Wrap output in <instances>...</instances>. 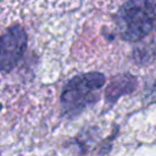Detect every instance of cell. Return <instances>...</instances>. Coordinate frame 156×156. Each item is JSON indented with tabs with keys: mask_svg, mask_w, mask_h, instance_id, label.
I'll return each mask as SVG.
<instances>
[{
	"mask_svg": "<svg viewBox=\"0 0 156 156\" xmlns=\"http://www.w3.org/2000/svg\"><path fill=\"white\" fill-rule=\"evenodd\" d=\"M117 34L136 41L156 30V0H128L115 16Z\"/></svg>",
	"mask_w": 156,
	"mask_h": 156,
	"instance_id": "1",
	"label": "cell"
},
{
	"mask_svg": "<svg viewBox=\"0 0 156 156\" xmlns=\"http://www.w3.org/2000/svg\"><path fill=\"white\" fill-rule=\"evenodd\" d=\"M106 78L100 72H87L72 77L62 89L60 105L62 113L73 118L94 105L100 96Z\"/></svg>",
	"mask_w": 156,
	"mask_h": 156,
	"instance_id": "2",
	"label": "cell"
},
{
	"mask_svg": "<svg viewBox=\"0 0 156 156\" xmlns=\"http://www.w3.org/2000/svg\"><path fill=\"white\" fill-rule=\"evenodd\" d=\"M27 33L20 24H13L2 33L0 48V68L4 73L12 71L17 66L27 49Z\"/></svg>",
	"mask_w": 156,
	"mask_h": 156,
	"instance_id": "3",
	"label": "cell"
},
{
	"mask_svg": "<svg viewBox=\"0 0 156 156\" xmlns=\"http://www.w3.org/2000/svg\"><path fill=\"white\" fill-rule=\"evenodd\" d=\"M136 78L129 73H123L113 77L105 91L106 102H108L110 105L115 104L122 95L130 94L136 88Z\"/></svg>",
	"mask_w": 156,
	"mask_h": 156,
	"instance_id": "4",
	"label": "cell"
}]
</instances>
